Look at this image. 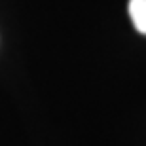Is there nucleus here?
<instances>
[{
    "label": "nucleus",
    "instance_id": "f257e3e1",
    "mask_svg": "<svg viewBox=\"0 0 146 146\" xmlns=\"http://www.w3.org/2000/svg\"><path fill=\"white\" fill-rule=\"evenodd\" d=\"M127 11L135 29L141 34H146V0H129Z\"/></svg>",
    "mask_w": 146,
    "mask_h": 146
}]
</instances>
